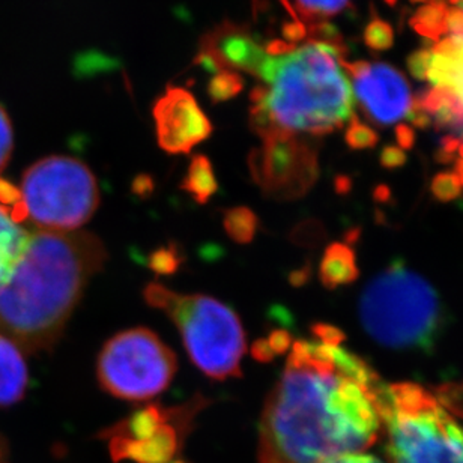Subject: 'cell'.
Here are the masks:
<instances>
[{"instance_id": "obj_6", "label": "cell", "mask_w": 463, "mask_h": 463, "mask_svg": "<svg viewBox=\"0 0 463 463\" xmlns=\"http://www.w3.org/2000/svg\"><path fill=\"white\" fill-rule=\"evenodd\" d=\"M151 307L165 312L178 326L190 360L214 381L241 378L245 333L240 317L208 295H181L160 283L145 289Z\"/></svg>"}, {"instance_id": "obj_4", "label": "cell", "mask_w": 463, "mask_h": 463, "mask_svg": "<svg viewBox=\"0 0 463 463\" xmlns=\"http://www.w3.org/2000/svg\"><path fill=\"white\" fill-rule=\"evenodd\" d=\"M360 319L381 346L432 354L444 326V310L435 288L402 259H394L365 286Z\"/></svg>"}, {"instance_id": "obj_31", "label": "cell", "mask_w": 463, "mask_h": 463, "mask_svg": "<svg viewBox=\"0 0 463 463\" xmlns=\"http://www.w3.org/2000/svg\"><path fill=\"white\" fill-rule=\"evenodd\" d=\"M460 143L462 142H460L459 138L451 136V134H447L439 142V147H438L435 158L439 163H442V165H449L451 161H455L456 152L459 151Z\"/></svg>"}, {"instance_id": "obj_39", "label": "cell", "mask_w": 463, "mask_h": 463, "mask_svg": "<svg viewBox=\"0 0 463 463\" xmlns=\"http://www.w3.org/2000/svg\"><path fill=\"white\" fill-rule=\"evenodd\" d=\"M253 356L258 361H262V363H267V361H271L274 358L271 351H269V347H268L267 342L265 339L258 340V342H254L253 345Z\"/></svg>"}, {"instance_id": "obj_33", "label": "cell", "mask_w": 463, "mask_h": 463, "mask_svg": "<svg viewBox=\"0 0 463 463\" xmlns=\"http://www.w3.org/2000/svg\"><path fill=\"white\" fill-rule=\"evenodd\" d=\"M265 342H267L272 355H280V354H285L292 347V335L288 331L276 330L272 331L269 337L265 339Z\"/></svg>"}, {"instance_id": "obj_42", "label": "cell", "mask_w": 463, "mask_h": 463, "mask_svg": "<svg viewBox=\"0 0 463 463\" xmlns=\"http://www.w3.org/2000/svg\"><path fill=\"white\" fill-rule=\"evenodd\" d=\"M383 2H385L388 6H396L397 5V0H383Z\"/></svg>"}, {"instance_id": "obj_34", "label": "cell", "mask_w": 463, "mask_h": 463, "mask_svg": "<svg viewBox=\"0 0 463 463\" xmlns=\"http://www.w3.org/2000/svg\"><path fill=\"white\" fill-rule=\"evenodd\" d=\"M462 41L458 40L455 36H447L444 40L438 41L437 44H433L432 53L441 58L456 59L459 54Z\"/></svg>"}, {"instance_id": "obj_7", "label": "cell", "mask_w": 463, "mask_h": 463, "mask_svg": "<svg viewBox=\"0 0 463 463\" xmlns=\"http://www.w3.org/2000/svg\"><path fill=\"white\" fill-rule=\"evenodd\" d=\"M23 208L26 219L47 232H72L88 223L99 205L92 170L77 158L45 156L24 172Z\"/></svg>"}, {"instance_id": "obj_12", "label": "cell", "mask_w": 463, "mask_h": 463, "mask_svg": "<svg viewBox=\"0 0 463 463\" xmlns=\"http://www.w3.org/2000/svg\"><path fill=\"white\" fill-rule=\"evenodd\" d=\"M354 79V90L365 115L381 127L397 124L410 112L412 97L405 76L388 63H369Z\"/></svg>"}, {"instance_id": "obj_5", "label": "cell", "mask_w": 463, "mask_h": 463, "mask_svg": "<svg viewBox=\"0 0 463 463\" xmlns=\"http://www.w3.org/2000/svg\"><path fill=\"white\" fill-rule=\"evenodd\" d=\"M374 406L392 463H463V428L426 388L383 383Z\"/></svg>"}, {"instance_id": "obj_15", "label": "cell", "mask_w": 463, "mask_h": 463, "mask_svg": "<svg viewBox=\"0 0 463 463\" xmlns=\"http://www.w3.org/2000/svg\"><path fill=\"white\" fill-rule=\"evenodd\" d=\"M360 276L355 251L351 245L333 242L328 245L319 265V279L328 289L351 285Z\"/></svg>"}, {"instance_id": "obj_27", "label": "cell", "mask_w": 463, "mask_h": 463, "mask_svg": "<svg viewBox=\"0 0 463 463\" xmlns=\"http://www.w3.org/2000/svg\"><path fill=\"white\" fill-rule=\"evenodd\" d=\"M181 265V258L175 249H160L154 251L149 259V267L152 271L167 276L178 269Z\"/></svg>"}, {"instance_id": "obj_25", "label": "cell", "mask_w": 463, "mask_h": 463, "mask_svg": "<svg viewBox=\"0 0 463 463\" xmlns=\"http://www.w3.org/2000/svg\"><path fill=\"white\" fill-rule=\"evenodd\" d=\"M462 188L459 178L456 176V174H450V172L438 174L432 181L433 196L439 202H451L459 199Z\"/></svg>"}, {"instance_id": "obj_16", "label": "cell", "mask_w": 463, "mask_h": 463, "mask_svg": "<svg viewBox=\"0 0 463 463\" xmlns=\"http://www.w3.org/2000/svg\"><path fill=\"white\" fill-rule=\"evenodd\" d=\"M29 233L14 222L6 206L0 205V286H4L20 262Z\"/></svg>"}, {"instance_id": "obj_35", "label": "cell", "mask_w": 463, "mask_h": 463, "mask_svg": "<svg viewBox=\"0 0 463 463\" xmlns=\"http://www.w3.org/2000/svg\"><path fill=\"white\" fill-rule=\"evenodd\" d=\"M447 27L451 36L463 43V6H450L447 9Z\"/></svg>"}, {"instance_id": "obj_28", "label": "cell", "mask_w": 463, "mask_h": 463, "mask_svg": "<svg viewBox=\"0 0 463 463\" xmlns=\"http://www.w3.org/2000/svg\"><path fill=\"white\" fill-rule=\"evenodd\" d=\"M14 134L13 125L9 120L5 109L0 106V170L8 165L11 154H13Z\"/></svg>"}, {"instance_id": "obj_43", "label": "cell", "mask_w": 463, "mask_h": 463, "mask_svg": "<svg viewBox=\"0 0 463 463\" xmlns=\"http://www.w3.org/2000/svg\"><path fill=\"white\" fill-rule=\"evenodd\" d=\"M412 4H421V2H424V0H411Z\"/></svg>"}, {"instance_id": "obj_19", "label": "cell", "mask_w": 463, "mask_h": 463, "mask_svg": "<svg viewBox=\"0 0 463 463\" xmlns=\"http://www.w3.org/2000/svg\"><path fill=\"white\" fill-rule=\"evenodd\" d=\"M428 80L435 86L450 88L463 101V45L456 59L441 58L433 54Z\"/></svg>"}, {"instance_id": "obj_37", "label": "cell", "mask_w": 463, "mask_h": 463, "mask_svg": "<svg viewBox=\"0 0 463 463\" xmlns=\"http://www.w3.org/2000/svg\"><path fill=\"white\" fill-rule=\"evenodd\" d=\"M394 133H396L397 145L401 147L402 151L405 149H412L415 145V133L414 129L408 127L405 124H399L394 129Z\"/></svg>"}, {"instance_id": "obj_8", "label": "cell", "mask_w": 463, "mask_h": 463, "mask_svg": "<svg viewBox=\"0 0 463 463\" xmlns=\"http://www.w3.org/2000/svg\"><path fill=\"white\" fill-rule=\"evenodd\" d=\"M178 370L174 351L147 328L122 331L101 349L97 364L104 392L127 402L151 401L165 392Z\"/></svg>"}, {"instance_id": "obj_41", "label": "cell", "mask_w": 463, "mask_h": 463, "mask_svg": "<svg viewBox=\"0 0 463 463\" xmlns=\"http://www.w3.org/2000/svg\"><path fill=\"white\" fill-rule=\"evenodd\" d=\"M456 176L459 178L463 187V158H458V160H456Z\"/></svg>"}, {"instance_id": "obj_36", "label": "cell", "mask_w": 463, "mask_h": 463, "mask_svg": "<svg viewBox=\"0 0 463 463\" xmlns=\"http://www.w3.org/2000/svg\"><path fill=\"white\" fill-rule=\"evenodd\" d=\"M406 118H408L411 124L415 125L417 128H429V127L432 125V118H430V115H429L415 99H412L410 112H408Z\"/></svg>"}, {"instance_id": "obj_3", "label": "cell", "mask_w": 463, "mask_h": 463, "mask_svg": "<svg viewBox=\"0 0 463 463\" xmlns=\"http://www.w3.org/2000/svg\"><path fill=\"white\" fill-rule=\"evenodd\" d=\"M337 50L308 41L281 54H268L259 71L262 85L250 94L254 133L267 128L326 136L354 116V92Z\"/></svg>"}, {"instance_id": "obj_26", "label": "cell", "mask_w": 463, "mask_h": 463, "mask_svg": "<svg viewBox=\"0 0 463 463\" xmlns=\"http://www.w3.org/2000/svg\"><path fill=\"white\" fill-rule=\"evenodd\" d=\"M433 396L444 408L463 419V383H444L435 388Z\"/></svg>"}, {"instance_id": "obj_14", "label": "cell", "mask_w": 463, "mask_h": 463, "mask_svg": "<svg viewBox=\"0 0 463 463\" xmlns=\"http://www.w3.org/2000/svg\"><path fill=\"white\" fill-rule=\"evenodd\" d=\"M27 383L29 372L22 349L0 335V406H11L22 401Z\"/></svg>"}, {"instance_id": "obj_38", "label": "cell", "mask_w": 463, "mask_h": 463, "mask_svg": "<svg viewBox=\"0 0 463 463\" xmlns=\"http://www.w3.org/2000/svg\"><path fill=\"white\" fill-rule=\"evenodd\" d=\"M324 463H383L376 456L364 455V453H349V455L337 456L335 459Z\"/></svg>"}, {"instance_id": "obj_10", "label": "cell", "mask_w": 463, "mask_h": 463, "mask_svg": "<svg viewBox=\"0 0 463 463\" xmlns=\"http://www.w3.org/2000/svg\"><path fill=\"white\" fill-rule=\"evenodd\" d=\"M260 146L249 156L250 174L263 194L277 201L303 197L319 176L317 149L307 138L281 129L258 131Z\"/></svg>"}, {"instance_id": "obj_17", "label": "cell", "mask_w": 463, "mask_h": 463, "mask_svg": "<svg viewBox=\"0 0 463 463\" xmlns=\"http://www.w3.org/2000/svg\"><path fill=\"white\" fill-rule=\"evenodd\" d=\"M181 187L202 205L210 202L211 197L214 196L219 190V183L208 156L202 154L193 156Z\"/></svg>"}, {"instance_id": "obj_23", "label": "cell", "mask_w": 463, "mask_h": 463, "mask_svg": "<svg viewBox=\"0 0 463 463\" xmlns=\"http://www.w3.org/2000/svg\"><path fill=\"white\" fill-rule=\"evenodd\" d=\"M364 44L374 52H385L394 44L392 27L383 18L373 17L364 29Z\"/></svg>"}, {"instance_id": "obj_2", "label": "cell", "mask_w": 463, "mask_h": 463, "mask_svg": "<svg viewBox=\"0 0 463 463\" xmlns=\"http://www.w3.org/2000/svg\"><path fill=\"white\" fill-rule=\"evenodd\" d=\"M108 250L88 232L40 231L0 286V335L29 354L50 351L103 268Z\"/></svg>"}, {"instance_id": "obj_30", "label": "cell", "mask_w": 463, "mask_h": 463, "mask_svg": "<svg viewBox=\"0 0 463 463\" xmlns=\"http://www.w3.org/2000/svg\"><path fill=\"white\" fill-rule=\"evenodd\" d=\"M312 331L317 342L330 346H340V344L346 340L344 331L330 324H317L313 326Z\"/></svg>"}, {"instance_id": "obj_21", "label": "cell", "mask_w": 463, "mask_h": 463, "mask_svg": "<svg viewBox=\"0 0 463 463\" xmlns=\"http://www.w3.org/2000/svg\"><path fill=\"white\" fill-rule=\"evenodd\" d=\"M351 0H295V6L306 22L322 23L342 13Z\"/></svg>"}, {"instance_id": "obj_40", "label": "cell", "mask_w": 463, "mask_h": 463, "mask_svg": "<svg viewBox=\"0 0 463 463\" xmlns=\"http://www.w3.org/2000/svg\"><path fill=\"white\" fill-rule=\"evenodd\" d=\"M6 456H8V447H6V442L0 435V463H6Z\"/></svg>"}, {"instance_id": "obj_18", "label": "cell", "mask_w": 463, "mask_h": 463, "mask_svg": "<svg viewBox=\"0 0 463 463\" xmlns=\"http://www.w3.org/2000/svg\"><path fill=\"white\" fill-rule=\"evenodd\" d=\"M447 9V0H430L411 17V26L423 38L437 44L439 38L449 32Z\"/></svg>"}, {"instance_id": "obj_32", "label": "cell", "mask_w": 463, "mask_h": 463, "mask_svg": "<svg viewBox=\"0 0 463 463\" xmlns=\"http://www.w3.org/2000/svg\"><path fill=\"white\" fill-rule=\"evenodd\" d=\"M406 154L402 151L399 146H392V145H388V146H383V151H381V156H379V163L385 169H399L402 165H406Z\"/></svg>"}, {"instance_id": "obj_20", "label": "cell", "mask_w": 463, "mask_h": 463, "mask_svg": "<svg viewBox=\"0 0 463 463\" xmlns=\"http://www.w3.org/2000/svg\"><path fill=\"white\" fill-rule=\"evenodd\" d=\"M224 229L238 244H249L258 231V217L245 206L233 208L224 214Z\"/></svg>"}, {"instance_id": "obj_24", "label": "cell", "mask_w": 463, "mask_h": 463, "mask_svg": "<svg viewBox=\"0 0 463 463\" xmlns=\"http://www.w3.org/2000/svg\"><path fill=\"white\" fill-rule=\"evenodd\" d=\"M347 146L355 151L360 149H372L379 142V136L374 129L360 122L355 115L352 116L346 134H345Z\"/></svg>"}, {"instance_id": "obj_13", "label": "cell", "mask_w": 463, "mask_h": 463, "mask_svg": "<svg viewBox=\"0 0 463 463\" xmlns=\"http://www.w3.org/2000/svg\"><path fill=\"white\" fill-rule=\"evenodd\" d=\"M267 58V49L254 40L249 29L226 22L206 33L196 62L210 71L228 70L258 77Z\"/></svg>"}, {"instance_id": "obj_44", "label": "cell", "mask_w": 463, "mask_h": 463, "mask_svg": "<svg viewBox=\"0 0 463 463\" xmlns=\"http://www.w3.org/2000/svg\"><path fill=\"white\" fill-rule=\"evenodd\" d=\"M462 2H463V0H462Z\"/></svg>"}, {"instance_id": "obj_29", "label": "cell", "mask_w": 463, "mask_h": 463, "mask_svg": "<svg viewBox=\"0 0 463 463\" xmlns=\"http://www.w3.org/2000/svg\"><path fill=\"white\" fill-rule=\"evenodd\" d=\"M432 58V50L429 49L415 50L414 53H411L406 59L411 76L420 81L428 80V71Z\"/></svg>"}, {"instance_id": "obj_22", "label": "cell", "mask_w": 463, "mask_h": 463, "mask_svg": "<svg viewBox=\"0 0 463 463\" xmlns=\"http://www.w3.org/2000/svg\"><path fill=\"white\" fill-rule=\"evenodd\" d=\"M242 88H244V81H242L240 72L223 70V71L215 72L214 77L211 79L208 83V95H210L211 101L223 103V101L235 99Z\"/></svg>"}, {"instance_id": "obj_9", "label": "cell", "mask_w": 463, "mask_h": 463, "mask_svg": "<svg viewBox=\"0 0 463 463\" xmlns=\"http://www.w3.org/2000/svg\"><path fill=\"white\" fill-rule=\"evenodd\" d=\"M206 405L194 399L176 408L145 406L103 432L115 462L179 463L184 441L192 430L193 420Z\"/></svg>"}, {"instance_id": "obj_11", "label": "cell", "mask_w": 463, "mask_h": 463, "mask_svg": "<svg viewBox=\"0 0 463 463\" xmlns=\"http://www.w3.org/2000/svg\"><path fill=\"white\" fill-rule=\"evenodd\" d=\"M158 146L179 156L205 142L213 133L210 118L202 110L194 95L179 86H169L152 108Z\"/></svg>"}, {"instance_id": "obj_1", "label": "cell", "mask_w": 463, "mask_h": 463, "mask_svg": "<svg viewBox=\"0 0 463 463\" xmlns=\"http://www.w3.org/2000/svg\"><path fill=\"white\" fill-rule=\"evenodd\" d=\"M376 370L344 347L292 344L259 426L258 463H324L378 441Z\"/></svg>"}]
</instances>
